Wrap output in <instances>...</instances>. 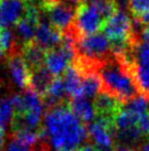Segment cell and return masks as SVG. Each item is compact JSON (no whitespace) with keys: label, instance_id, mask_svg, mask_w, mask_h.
<instances>
[{"label":"cell","instance_id":"cell-1","mask_svg":"<svg viewBox=\"0 0 149 151\" xmlns=\"http://www.w3.org/2000/svg\"><path fill=\"white\" fill-rule=\"evenodd\" d=\"M43 130L48 145L57 151L77 150L88 139V128L70 110L67 103L47 109Z\"/></svg>","mask_w":149,"mask_h":151},{"label":"cell","instance_id":"cell-2","mask_svg":"<svg viewBox=\"0 0 149 151\" xmlns=\"http://www.w3.org/2000/svg\"><path fill=\"white\" fill-rule=\"evenodd\" d=\"M96 73L102 83V91L117 98L123 105L140 94L132 68L123 58L112 54L100 63Z\"/></svg>","mask_w":149,"mask_h":151},{"label":"cell","instance_id":"cell-3","mask_svg":"<svg viewBox=\"0 0 149 151\" xmlns=\"http://www.w3.org/2000/svg\"><path fill=\"white\" fill-rule=\"evenodd\" d=\"M132 72L140 94L149 96V43L139 41L134 42L131 51Z\"/></svg>","mask_w":149,"mask_h":151},{"label":"cell","instance_id":"cell-4","mask_svg":"<svg viewBox=\"0 0 149 151\" xmlns=\"http://www.w3.org/2000/svg\"><path fill=\"white\" fill-rule=\"evenodd\" d=\"M104 19L93 4L80 2L76 7L72 28L79 38L96 33L104 24Z\"/></svg>","mask_w":149,"mask_h":151},{"label":"cell","instance_id":"cell-5","mask_svg":"<svg viewBox=\"0 0 149 151\" xmlns=\"http://www.w3.org/2000/svg\"><path fill=\"white\" fill-rule=\"evenodd\" d=\"M102 32L110 42L113 41H129L135 37H138L134 32V23L126 11L117 10L112 17L105 20Z\"/></svg>","mask_w":149,"mask_h":151},{"label":"cell","instance_id":"cell-6","mask_svg":"<svg viewBox=\"0 0 149 151\" xmlns=\"http://www.w3.org/2000/svg\"><path fill=\"white\" fill-rule=\"evenodd\" d=\"M41 9L47 17V21L60 32L74 23L76 9L62 0H50L42 4Z\"/></svg>","mask_w":149,"mask_h":151},{"label":"cell","instance_id":"cell-7","mask_svg":"<svg viewBox=\"0 0 149 151\" xmlns=\"http://www.w3.org/2000/svg\"><path fill=\"white\" fill-rule=\"evenodd\" d=\"M8 61V70L10 74V78L13 84L20 89H28L30 86V77L31 71L28 67L24 60L20 54V49L14 51L13 53L7 56Z\"/></svg>","mask_w":149,"mask_h":151},{"label":"cell","instance_id":"cell-8","mask_svg":"<svg viewBox=\"0 0 149 151\" xmlns=\"http://www.w3.org/2000/svg\"><path fill=\"white\" fill-rule=\"evenodd\" d=\"M62 39V32L55 29L53 25L46 19L40 21L36 28V33L34 38V42L38 46H41L43 50L48 51L57 47Z\"/></svg>","mask_w":149,"mask_h":151},{"label":"cell","instance_id":"cell-9","mask_svg":"<svg viewBox=\"0 0 149 151\" xmlns=\"http://www.w3.org/2000/svg\"><path fill=\"white\" fill-rule=\"evenodd\" d=\"M93 106L95 109V117L105 118L114 122V118L123 108V104L117 98L109 93L101 91L94 97Z\"/></svg>","mask_w":149,"mask_h":151},{"label":"cell","instance_id":"cell-10","mask_svg":"<svg viewBox=\"0 0 149 151\" xmlns=\"http://www.w3.org/2000/svg\"><path fill=\"white\" fill-rule=\"evenodd\" d=\"M20 54L30 68V71L36 70L44 65L45 51L41 46L37 45L34 41L22 44L20 46Z\"/></svg>","mask_w":149,"mask_h":151},{"label":"cell","instance_id":"cell-11","mask_svg":"<svg viewBox=\"0 0 149 151\" xmlns=\"http://www.w3.org/2000/svg\"><path fill=\"white\" fill-rule=\"evenodd\" d=\"M83 73L74 63L69 65L66 72L62 74V81L66 88L67 95L71 98L81 96V86H82Z\"/></svg>","mask_w":149,"mask_h":151},{"label":"cell","instance_id":"cell-12","mask_svg":"<svg viewBox=\"0 0 149 151\" xmlns=\"http://www.w3.org/2000/svg\"><path fill=\"white\" fill-rule=\"evenodd\" d=\"M68 106L72 113L82 122H91L95 117L94 106L88 98L82 96L71 98Z\"/></svg>","mask_w":149,"mask_h":151},{"label":"cell","instance_id":"cell-13","mask_svg":"<svg viewBox=\"0 0 149 151\" xmlns=\"http://www.w3.org/2000/svg\"><path fill=\"white\" fill-rule=\"evenodd\" d=\"M53 80H54L53 75L48 72L45 65H43V66L38 67L36 70L31 71L30 87L32 91H34L41 97H43L46 94Z\"/></svg>","mask_w":149,"mask_h":151},{"label":"cell","instance_id":"cell-14","mask_svg":"<svg viewBox=\"0 0 149 151\" xmlns=\"http://www.w3.org/2000/svg\"><path fill=\"white\" fill-rule=\"evenodd\" d=\"M101 91H102V83L96 72L83 74L81 96L86 98H94Z\"/></svg>","mask_w":149,"mask_h":151},{"label":"cell","instance_id":"cell-15","mask_svg":"<svg viewBox=\"0 0 149 151\" xmlns=\"http://www.w3.org/2000/svg\"><path fill=\"white\" fill-rule=\"evenodd\" d=\"M148 107L149 98L143 94H139L138 96L134 97L133 99L124 104L123 109L131 115H133L134 117H136L137 119H139L141 116H144L145 114L148 113Z\"/></svg>","mask_w":149,"mask_h":151},{"label":"cell","instance_id":"cell-16","mask_svg":"<svg viewBox=\"0 0 149 151\" xmlns=\"http://www.w3.org/2000/svg\"><path fill=\"white\" fill-rule=\"evenodd\" d=\"M14 116V109L10 98L0 99V130L6 131Z\"/></svg>","mask_w":149,"mask_h":151},{"label":"cell","instance_id":"cell-17","mask_svg":"<svg viewBox=\"0 0 149 151\" xmlns=\"http://www.w3.org/2000/svg\"><path fill=\"white\" fill-rule=\"evenodd\" d=\"M0 47L7 56L13 53L14 51H17L18 49H20L16 44L14 34L10 29L4 28V29L0 30Z\"/></svg>","mask_w":149,"mask_h":151},{"label":"cell","instance_id":"cell-18","mask_svg":"<svg viewBox=\"0 0 149 151\" xmlns=\"http://www.w3.org/2000/svg\"><path fill=\"white\" fill-rule=\"evenodd\" d=\"M127 4L135 19L149 11V0H127Z\"/></svg>","mask_w":149,"mask_h":151},{"label":"cell","instance_id":"cell-19","mask_svg":"<svg viewBox=\"0 0 149 151\" xmlns=\"http://www.w3.org/2000/svg\"><path fill=\"white\" fill-rule=\"evenodd\" d=\"M137 126L140 129L141 134H144V136L149 137V111L138 119Z\"/></svg>","mask_w":149,"mask_h":151},{"label":"cell","instance_id":"cell-20","mask_svg":"<svg viewBox=\"0 0 149 151\" xmlns=\"http://www.w3.org/2000/svg\"><path fill=\"white\" fill-rule=\"evenodd\" d=\"M6 151H29V149L24 147L23 145H21L20 142H18L16 139L12 138V140H10V142L6 148Z\"/></svg>","mask_w":149,"mask_h":151},{"label":"cell","instance_id":"cell-21","mask_svg":"<svg viewBox=\"0 0 149 151\" xmlns=\"http://www.w3.org/2000/svg\"><path fill=\"white\" fill-rule=\"evenodd\" d=\"M136 20L139 21V23L143 25L144 29H149V11L144 13L141 17H139L138 19H136Z\"/></svg>","mask_w":149,"mask_h":151},{"label":"cell","instance_id":"cell-22","mask_svg":"<svg viewBox=\"0 0 149 151\" xmlns=\"http://www.w3.org/2000/svg\"><path fill=\"white\" fill-rule=\"evenodd\" d=\"M79 151H98V149L95 148L94 145H91V143H88V145H84L80 148Z\"/></svg>","mask_w":149,"mask_h":151},{"label":"cell","instance_id":"cell-23","mask_svg":"<svg viewBox=\"0 0 149 151\" xmlns=\"http://www.w3.org/2000/svg\"><path fill=\"white\" fill-rule=\"evenodd\" d=\"M4 145H6V134L0 130V151H4Z\"/></svg>","mask_w":149,"mask_h":151},{"label":"cell","instance_id":"cell-24","mask_svg":"<svg viewBox=\"0 0 149 151\" xmlns=\"http://www.w3.org/2000/svg\"><path fill=\"white\" fill-rule=\"evenodd\" d=\"M138 151H149V140L141 143L140 147L138 148Z\"/></svg>","mask_w":149,"mask_h":151},{"label":"cell","instance_id":"cell-25","mask_svg":"<svg viewBox=\"0 0 149 151\" xmlns=\"http://www.w3.org/2000/svg\"><path fill=\"white\" fill-rule=\"evenodd\" d=\"M116 151H136L134 150L133 148L131 147H126V146H116Z\"/></svg>","mask_w":149,"mask_h":151},{"label":"cell","instance_id":"cell-26","mask_svg":"<svg viewBox=\"0 0 149 151\" xmlns=\"http://www.w3.org/2000/svg\"><path fill=\"white\" fill-rule=\"evenodd\" d=\"M28 1L32 2V4H35V1H38V4H40V6H41L42 4H44V2H46V1H50V0H28Z\"/></svg>","mask_w":149,"mask_h":151},{"label":"cell","instance_id":"cell-27","mask_svg":"<svg viewBox=\"0 0 149 151\" xmlns=\"http://www.w3.org/2000/svg\"><path fill=\"white\" fill-rule=\"evenodd\" d=\"M4 55H6V54H4V52L2 50H1V47H0V61H1V60L4 59Z\"/></svg>","mask_w":149,"mask_h":151},{"label":"cell","instance_id":"cell-28","mask_svg":"<svg viewBox=\"0 0 149 151\" xmlns=\"http://www.w3.org/2000/svg\"><path fill=\"white\" fill-rule=\"evenodd\" d=\"M72 151H78V150H72Z\"/></svg>","mask_w":149,"mask_h":151},{"label":"cell","instance_id":"cell-29","mask_svg":"<svg viewBox=\"0 0 149 151\" xmlns=\"http://www.w3.org/2000/svg\"><path fill=\"white\" fill-rule=\"evenodd\" d=\"M148 98H149V96H148Z\"/></svg>","mask_w":149,"mask_h":151}]
</instances>
